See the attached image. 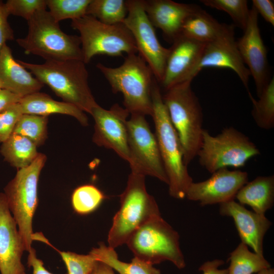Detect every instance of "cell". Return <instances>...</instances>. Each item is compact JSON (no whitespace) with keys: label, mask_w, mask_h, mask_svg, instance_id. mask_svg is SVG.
Wrapping results in <instances>:
<instances>
[{"label":"cell","mask_w":274,"mask_h":274,"mask_svg":"<svg viewBox=\"0 0 274 274\" xmlns=\"http://www.w3.org/2000/svg\"><path fill=\"white\" fill-rule=\"evenodd\" d=\"M229 26V25L219 23L199 7L185 20L181 35L201 43H207L222 35Z\"/></svg>","instance_id":"24"},{"label":"cell","mask_w":274,"mask_h":274,"mask_svg":"<svg viewBox=\"0 0 274 274\" xmlns=\"http://www.w3.org/2000/svg\"><path fill=\"white\" fill-rule=\"evenodd\" d=\"M162 95L170 121L179 138L188 166L197 156L202 141L203 112L191 82L177 84Z\"/></svg>","instance_id":"4"},{"label":"cell","mask_w":274,"mask_h":274,"mask_svg":"<svg viewBox=\"0 0 274 274\" xmlns=\"http://www.w3.org/2000/svg\"><path fill=\"white\" fill-rule=\"evenodd\" d=\"M17 61L63 101L89 114L98 105L90 89L88 72L82 60H46L42 64Z\"/></svg>","instance_id":"1"},{"label":"cell","mask_w":274,"mask_h":274,"mask_svg":"<svg viewBox=\"0 0 274 274\" xmlns=\"http://www.w3.org/2000/svg\"><path fill=\"white\" fill-rule=\"evenodd\" d=\"M128 13L124 24L135 41L138 54L151 68L160 83L164 74L169 49L164 47L156 36L144 7L143 0H127Z\"/></svg>","instance_id":"12"},{"label":"cell","mask_w":274,"mask_h":274,"mask_svg":"<svg viewBox=\"0 0 274 274\" xmlns=\"http://www.w3.org/2000/svg\"><path fill=\"white\" fill-rule=\"evenodd\" d=\"M129 114L124 108L117 104L109 110L98 105L90 114L94 120L92 141L98 146L113 150L128 162L129 153L127 121Z\"/></svg>","instance_id":"13"},{"label":"cell","mask_w":274,"mask_h":274,"mask_svg":"<svg viewBox=\"0 0 274 274\" xmlns=\"http://www.w3.org/2000/svg\"><path fill=\"white\" fill-rule=\"evenodd\" d=\"M249 96L252 103V117L256 125L260 128L269 130L274 127V79H270L255 99L250 91Z\"/></svg>","instance_id":"28"},{"label":"cell","mask_w":274,"mask_h":274,"mask_svg":"<svg viewBox=\"0 0 274 274\" xmlns=\"http://www.w3.org/2000/svg\"><path fill=\"white\" fill-rule=\"evenodd\" d=\"M105 198L104 194L92 184L80 186L73 191L71 201L77 214L85 215L96 210Z\"/></svg>","instance_id":"31"},{"label":"cell","mask_w":274,"mask_h":274,"mask_svg":"<svg viewBox=\"0 0 274 274\" xmlns=\"http://www.w3.org/2000/svg\"><path fill=\"white\" fill-rule=\"evenodd\" d=\"M206 44L181 35L174 40L168 48L164 74L159 83L165 90L188 81L189 76L198 63Z\"/></svg>","instance_id":"17"},{"label":"cell","mask_w":274,"mask_h":274,"mask_svg":"<svg viewBox=\"0 0 274 274\" xmlns=\"http://www.w3.org/2000/svg\"><path fill=\"white\" fill-rule=\"evenodd\" d=\"M9 15L5 3L0 1V50L8 41L15 38L14 31L8 21Z\"/></svg>","instance_id":"37"},{"label":"cell","mask_w":274,"mask_h":274,"mask_svg":"<svg viewBox=\"0 0 274 274\" xmlns=\"http://www.w3.org/2000/svg\"><path fill=\"white\" fill-rule=\"evenodd\" d=\"M40 237V241L49 245L60 254L66 267L67 274H90L97 262L90 253L81 255L72 252L60 251L50 244L43 235Z\"/></svg>","instance_id":"34"},{"label":"cell","mask_w":274,"mask_h":274,"mask_svg":"<svg viewBox=\"0 0 274 274\" xmlns=\"http://www.w3.org/2000/svg\"><path fill=\"white\" fill-rule=\"evenodd\" d=\"M207 67L226 68L232 70L249 91L250 73L239 53L232 26L229 25L227 30L216 40L206 44L202 55L190 73L188 81L192 82L202 69Z\"/></svg>","instance_id":"14"},{"label":"cell","mask_w":274,"mask_h":274,"mask_svg":"<svg viewBox=\"0 0 274 274\" xmlns=\"http://www.w3.org/2000/svg\"><path fill=\"white\" fill-rule=\"evenodd\" d=\"M96 67L108 81L112 92L122 94L124 108L130 114L151 116V92L155 78L138 53L127 55L118 67H109L98 63Z\"/></svg>","instance_id":"3"},{"label":"cell","mask_w":274,"mask_h":274,"mask_svg":"<svg viewBox=\"0 0 274 274\" xmlns=\"http://www.w3.org/2000/svg\"><path fill=\"white\" fill-rule=\"evenodd\" d=\"M24 244L4 193L0 192V273L24 274Z\"/></svg>","instance_id":"18"},{"label":"cell","mask_w":274,"mask_h":274,"mask_svg":"<svg viewBox=\"0 0 274 274\" xmlns=\"http://www.w3.org/2000/svg\"><path fill=\"white\" fill-rule=\"evenodd\" d=\"M228 260L227 274H253L270 267L263 255L251 252L242 242L230 253Z\"/></svg>","instance_id":"27"},{"label":"cell","mask_w":274,"mask_h":274,"mask_svg":"<svg viewBox=\"0 0 274 274\" xmlns=\"http://www.w3.org/2000/svg\"><path fill=\"white\" fill-rule=\"evenodd\" d=\"M145 11L154 27L172 41L181 35L187 18L199 7L171 0H143Z\"/></svg>","instance_id":"20"},{"label":"cell","mask_w":274,"mask_h":274,"mask_svg":"<svg viewBox=\"0 0 274 274\" xmlns=\"http://www.w3.org/2000/svg\"><path fill=\"white\" fill-rule=\"evenodd\" d=\"M71 26L80 33L82 61L85 64L97 55L120 56L138 53L133 38L124 23L107 24L85 15L72 20Z\"/></svg>","instance_id":"9"},{"label":"cell","mask_w":274,"mask_h":274,"mask_svg":"<svg viewBox=\"0 0 274 274\" xmlns=\"http://www.w3.org/2000/svg\"><path fill=\"white\" fill-rule=\"evenodd\" d=\"M27 22V36L16 39L25 54L38 55L45 61L82 60L79 36L64 32L48 10L38 12Z\"/></svg>","instance_id":"5"},{"label":"cell","mask_w":274,"mask_h":274,"mask_svg":"<svg viewBox=\"0 0 274 274\" xmlns=\"http://www.w3.org/2000/svg\"><path fill=\"white\" fill-rule=\"evenodd\" d=\"M3 89V88H2V86L1 83V82H0V90H1V89Z\"/></svg>","instance_id":"44"},{"label":"cell","mask_w":274,"mask_h":274,"mask_svg":"<svg viewBox=\"0 0 274 274\" xmlns=\"http://www.w3.org/2000/svg\"><path fill=\"white\" fill-rule=\"evenodd\" d=\"M23 114L19 102L13 104L0 113V143L6 141Z\"/></svg>","instance_id":"36"},{"label":"cell","mask_w":274,"mask_h":274,"mask_svg":"<svg viewBox=\"0 0 274 274\" xmlns=\"http://www.w3.org/2000/svg\"><path fill=\"white\" fill-rule=\"evenodd\" d=\"M23 114L48 116L53 114L68 115L76 119L83 126L88 125L84 112L69 103L59 101L40 91L22 97L19 102Z\"/></svg>","instance_id":"22"},{"label":"cell","mask_w":274,"mask_h":274,"mask_svg":"<svg viewBox=\"0 0 274 274\" xmlns=\"http://www.w3.org/2000/svg\"><path fill=\"white\" fill-rule=\"evenodd\" d=\"M258 18V13L252 6L244 34L236 44L243 61L254 79L258 97L271 79L267 51L260 34Z\"/></svg>","instance_id":"16"},{"label":"cell","mask_w":274,"mask_h":274,"mask_svg":"<svg viewBox=\"0 0 274 274\" xmlns=\"http://www.w3.org/2000/svg\"><path fill=\"white\" fill-rule=\"evenodd\" d=\"M126 244L134 257L152 265L169 261L179 269L186 265L179 235L161 215L140 226Z\"/></svg>","instance_id":"8"},{"label":"cell","mask_w":274,"mask_h":274,"mask_svg":"<svg viewBox=\"0 0 274 274\" xmlns=\"http://www.w3.org/2000/svg\"><path fill=\"white\" fill-rule=\"evenodd\" d=\"M90 274H115L113 269L106 264L98 261Z\"/></svg>","instance_id":"42"},{"label":"cell","mask_w":274,"mask_h":274,"mask_svg":"<svg viewBox=\"0 0 274 274\" xmlns=\"http://www.w3.org/2000/svg\"><path fill=\"white\" fill-rule=\"evenodd\" d=\"M219 205L220 214L233 219L241 242L263 255L264 237L271 222L264 214L249 211L234 200Z\"/></svg>","instance_id":"19"},{"label":"cell","mask_w":274,"mask_h":274,"mask_svg":"<svg viewBox=\"0 0 274 274\" xmlns=\"http://www.w3.org/2000/svg\"><path fill=\"white\" fill-rule=\"evenodd\" d=\"M242 205L250 206L255 213L265 214L274 203V176H259L248 182L235 198Z\"/></svg>","instance_id":"23"},{"label":"cell","mask_w":274,"mask_h":274,"mask_svg":"<svg viewBox=\"0 0 274 274\" xmlns=\"http://www.w3.org/2000/svg\"><path fill=\"white\" fill-rule=\"evenodd\" d=\"M153 118L161 158L168 179L169 194L182 199L193 182L184 161L182 146L162 99L158 83L154 79L151 92Z\"/></svg>","instance_id":"2"},{"label":"cell","mask_w":274,"mask_h":274,"mask_svg":"<svg viewBox=\"0 0 274 274\" xmlns=\"http://www.w3.org/2000/svg\"><path fill=\"white\" fill-rule=\"evenodd\" d=\"M127 128L131 172L155 177L168 185L157 141L145 116L131 114Z\"/></svg>","instance_id":"11"},{"label":"cell","mask_w":274,"mask_h":274,"mask_svg":"<svg viewBox=\"0 0 274 274\" xmlns=\"http://www.w3.org/2000/svg\"><path fill=\"white\" fill-rule=\"evenodd\" d=\"M47 116L23 114L13 133L26 137L37 146L43 145L47 136Z\"/></svg>","instance_id":"30"},{"label":"cell","mask_w":274,"mask_h":274,"mask_svg":"<svg viewBox=\"0 0 274 274\" xmlns=\"http://www.w3.org/2000/svg\"><path fill=\"white\" fill-rule=\"evenodd\" d=\"M205 6L224 11L230 16L235 24L243 30L246 28L250 9L246 0H201Z\"/></svg>","instance_id":"33"},{"label":"cell","mask_w":274,"mask_h":274,"mask_svg":"<svg viewBox=\"0 0 274 274\" xmlns=\"http://www.w3.org/2000/svg\"><path fill=\"white\" fill-rule=\"evenodd\" d=\"M22 97L7 90H0V113L11 105L19 102Z\"/></svg>","instance_id":"41"},{"label":"cell","mask_w":274,"mask_h":274,"mask_svg":"<svg viewBox=\"0 0 274 274\" xmlns=\"http://www.w3.org/2000/svg\"><path fill=\"white\" fill-rule=\"evenodd\" d=\"M252 6L263 18L274 26V5L270 0H253Z\"/></svg>","instance_id":"38"},{"label":"cell","mask_w":274,"mask_h":274,"mask_svg":"<svg viewBox=\"0 0 274 274\" xmlns=\"http://www.w3.org/2000/svg\"><path fill=\"white\" fill-rule=\"evenodd\" d=\"M37 147L26 137L12 133L2 143L0 153L7 162L19 169L29 165L37 157Z\"/></svg>","instance_id":"26"},{"label":"cell","mask_w":274,"mask_h":274,"mask_svg":"<svg viewBox=\"0 0 274 274\" xmlns=\"http://www.w3.org/2000/svg\"><path fill=\"white\" fill-rule=\"evenodd\" d=\"M260 154L248 136L231 126L224 128L216 135L203 129L197 156L200 165L212 174L228 167H243L250 159Z\"/></svg>","instance_id":"10"},{"label":"cell","mask_w":274,"mask_h":274,"mask_svg":"<svg viewBox=\"0 0 274 274\" xmlns=\"http://www.w3.org/2000/svg\"><path fill=\"white\" fill-rule=\"evenodd\" d=\"M99 246L93 248L89 253L98 261L103 262L117 271L119 274H160L159 269L136 257L130 263L120 261L115 249L99 243Z\"/></svg>","instance_id":"25"},{"label":"cell","mask_w":274,"mask_h":274,"mask_svg":"<svg viewBox=\"0 0 274 274\" xmlns=\"http://www.w3.org/2000/svg\"><path fill=\"white\" fill-rule=\"evenodd\" d=\"M5 5L10 15L20 16L26 21L47 9L46 0H8Z\"/></svg>","instance_id":"35"},{"label":"cell","mask_w":274,"mask_h":274,"mask_svg":"<svg viewBox=\"0 0 274 274\" xmlns=\"http://www.w3.org/2000/svg\"><path fill=\"white\" fill-rule=\"evenodd\" d=\"M257 274H274V269L271 267L265 268L258 272Z\"/></svg>","instance_id":"43"},{"label":"cell","mask_w":274,"mask_h":274,"mask_svg":"<svg viewBox=\"0 0 274 274\" xmlns=\"http://www.w3.org/2000/svg\"><path fill=\"white\" fill-rule=\"evenodd\" d=\"M160 215L156 201L146 190L145 176L131 172L109 232V246L115 249L126 243L140 226Z\"/></svg>","instance_id":"6"},{"label":"cell","mask_w":274,"mask_h":274,"mask_svg":"<svg viewBox=\"0 0 274 274\" xmlns=\"http://www.w3.org/2000/svg\"><path fill=\"white\" fill-rule=\"evenodd\" d=\"M46 160V156L39 153L29 165L18 169L14 178L4 188L9 210L17 223L25 251L28 252L32 248V223L39 202V176Z\"/></svg>","instance_id":"7"},{"label":"cell","mask_w":274,"mask_h":274,"mask_svg":"<svg viewBox=\"0 0 274 274\" xmlns=\"http://www.w3.org/2000/svg\"><path fill=\"white\" fill-rule=\"evenodd\" d=\"M0 82L3 89L21 97L40 91L44 86L14 58L7 44L0 50Z\"/></svg>","instance_id":"21"},{"label":"cell","mask_w":274,"mask_h":274,"mask_svg":"<svg viewBox=\"0 0 274 274\" xmlns=\"http://www.w3.org/2000/svg\"><path fill=\"white\" fill-rule=\"evenodd\" d=\"M248 173L240 170L219 169L207 180L192 182L185 198L202 206L221 204L234 200L239 189L248 182Z\"/></svg>","instance_id":"15"},{"label":"cell","mask_w":274,"mask_h":274,"mask_svg":"<svg viewBox=\"0 0 274 274\" xmlns=\"http://www.w3.org/2000/svg\"><path fill=\"white\" fill-rule=\"evenodd\" d=\"M127 13L126 1L91 0L86 15L95 18L103 23L114 25L124 23Z\"/></svg>","instance_id":"29"},{"label":"cell","mask_w":274,"mask_h":274,"mask_svg":"<svg viewBox=\"0 0 274 274\" xmlns=\"http://www.w3.org/2000/svg\"><path fill=\"white\" fill-rule=\"evenodd\" d=\"M28 253L27 263L28 267H32V274H53L45 268L43 262L37 258L36 251L33 248H32Z\"/></svg>","instance_id":"40"},{"label":"cell","mask_w":274,"mask_h":274,"mask_svg":"<svg viewBox=\"0 0 274 274\" xmlns=\"http://www.w3.org/2000/svg\"><path fill=\"white\" fill-rule=\"evenodd\" d=\"M91 0H46L47 8L57 22L65 19L72 20L86 15Z\"/></svg>","instance_id":"32"},{"label":"cell","mask_w":274,"mask_h":274,"mask_svg":"<svg viewBox=\"0 0 274 274\" xmlns=\"http://www.w3.org/2000/svg\"><path fill=\"white\" fill-rule=\"evenodd\" d=\"M224 261L216 259L203 263L198 268L202 274H227V269H219L218 267L223 265Z\"/></svg>","instance_id":"39"}]
</instances>
